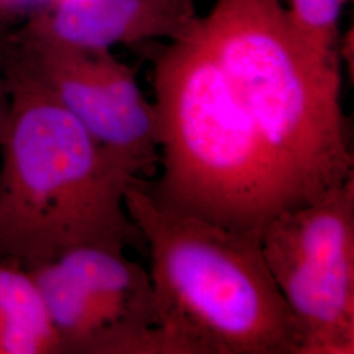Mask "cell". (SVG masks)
Instances as JSON below:
<instances>
[{
    "instance_id": "obj_1",
    "label": "cell",
    "mask_w": 354,
    "mask_h": 354,
    "mask_svg": "<svg viewBox=\"0 0 354 354\" xmlns=\"http://www.w3.org/2000/svg\"><path fill=\"white\" fill-rule=\"evenodd\" d=\"M188 37L222 66L251 115L285 210L354 176L340 53L311 45L282 0H214Z\"/></svg>"
},
{
    "instance_id": "obj_2",
    "label": "cell",
    "mask_w": 354,
    "mask_h": 354,
    "mask_svg": "<svg viewBox=\"0 0 354 354\" xmlns=\"http://www.w3.org/2000/svg\"><path fill=\"white\" fill-rule=\"evenodd\" d=\"M0 259L24 268L82 245L146 244L125 205L136 175L37 82L7 66Z\"/></svg>"
},
{
    "instance_id": "obj_3",
    "label": "cell",
    "mask_w": 354,
    "mask_h": 354,
    "mask_svg": "<svg viewBox=\"0 0 354 354\" xmlns=\"http://www.w3.org/2000/svg\"><path fill=\"white\" fill-rule=\"evenodd\" d=\"M133 178L125 205L149 254L160 354H299L260 238L152 198Z\"/></svg>"
},
{
    "instance_id": "obj_4",
    "label": "cell",
    "mask_w": 354,
    "mask_h": 354,
    "mask_svg": "<svg viewBox=\"0 0 354 354\" xmlns=\"http://www.w3.org/2000/svg\"><path fill=\"white\" fill-rule=\"evenodd\" d=\"M159 125L152 198L253 236L285 210L251 115L226 73L194 39L147 42Z\"/></svg>"
},
{
    "instance_id": "obj_5",
    "label": "cell",
    "mask_w": 354,
    "mask_h": 354,
    "mask_svg": "<svg viewBox=\"0 0 354 354\" xmlns=\"http://www.w3.org/2000/svg\"><path fill=\"white\" fill-rule=\"evenodd\" d=\"M260 245L299 354L354 353V176L272 216Z\"/></svg>"
},
{
    "instance_id": "obj_6",
    "label": "cell",
    "mask_w": 354,
    "mask_h": 354,
    "mask_svg": "<svg viewBox=\"0 0 354 354\" xmlns=\"http://www.w3.org/2000/svg\"><path fill=\"white\" fill-rule=\"evenodd\" d=\"M26 269L62 354H160L151 279L125 248L82 245Z\"/></svg>"
},
{
    "instance_id": "obj_7",
    "label": "cell",
    "mask_w": 354,
    "mask_h": 354,
    "mask_svg": "<svg viewBox=\"0 0 354 354\" xmlns=\"http://www.w3.org/2000/svg\"><path fill=\"white\" fill-rule=\"evenodd\" d=\"M6 61L53 93L136 176L149 178L158 172L155 104L140 88L134 70L112 50L64 45L13 26L6 35Z\"/></svg>"
},
{
    "instance_id": "obj_8",
    "label": "cell",
    "mask_w": 354,
    "mask_h": 354,
    "mask_svg": "<svg viewBox=\"0 0 354 354\" xmlns=\"http://www.w3.org/2000/svg\"><path fill=\"white\" fill-rule=\"evenodd\" d=\"M198 15L183 0H51L16 26L38 37L92 50L188 37Z\"/></svg>"
},
{
    "instance_id": "obj_9",
    "label": "cell",
    "mask_w": 354,
    "mask_h": 354,
    "mask_svg": "<svg viewBox=\"0 0 354 354\" xmlns=\"http://www.w3.org/2000/svg\"><path fill=\"white\" fill-rule=\"evenodd\" d=\"M0 354H62L37 283L28 269L0 259Z\"/></svg>"
},
{
    "instance_id": "obj_10",
    "label": "cell",
    "mask_w": 354,
    "mask_h": 354,
    "mask_svg": "<svg viewBox=\"0 0 354 354\" xmlns=\"http://www.w3.org/2000/svg\"><path fill=\"white\" fill-rule=\"evenodd\" d=\"M291 23L311 45L328 53H340L339 26L348 0H288Z\"/></svg>"
},
{
    "instance_id": "obj_11",
    "label": "cell",
    "mask_w": 354,
    "mask_h": 354,
    "mask_svg": "<svg viewBox=\"0 0 354 354\" xmlns=\"http://www.w3.org/2000/svg\"><path fill=\"white\" fill-rule=\"evenodd\" d=\"M7 32L0 30V142H1L3 134H4L7 117H8V109H10V91H8L7 67H6V35H7Z\"/></svg>"
},
{
    "instance_id": "obj_12",
    "label": "cell",
    "mask_w": 354,
    "mask_h": 354,
    "mask_svg": "<svg viewBox=\"0 0 354 354\" xmlns=\"http://www.w3.org/2000/svg\"><path fill=\"white\" fill-rule=\"evenodd\" d=\"M15 20L11 17V15L7 11L3 0H0V30H10L15 26Z\"/></svg>"
},
{
    "instance_id": "obj_13",
    "label": "cell",
    "mask_w": 354,
    "mask_h": 354,
    "mask_svg": "<svg viewBox=\"0 0 354 354\" xmlns=\"http://www.w3.org/2000/svg\"><path fill=\"white\" fill-rule=\"evenodd\" d=\"M184 3H187V4H190V6H194V0H183Z\"/></svg>"
}]
</instances>
